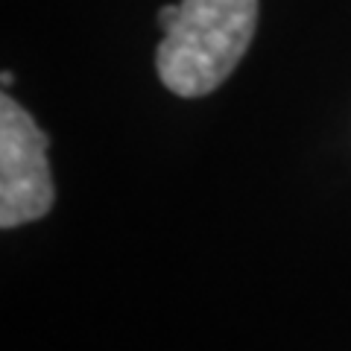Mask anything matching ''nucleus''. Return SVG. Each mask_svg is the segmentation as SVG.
Here are the masks:
<instances>
[{
	"mask_svg": "<svg viewBox=\"0 0 351 351\" xmlns=\"http://www.w3.org/2000/svg\"><path fill=\"white\" fill-rule=\"evenodd\" d=\"M258 24V0H182L156 50L161 82L179 97L219 88L243 59Z\"/></svg>",
	"mask_w": 351,
	"mask_h": 351,
	"instance_id": "obj_1",
	"label": "nucleus"
},
{
	"mask_svg": "<svg viewBox=\"0 0 351 351\" xmlns=\"http://www.w3.org/2000/svg\"><path fill=\"white\" fill-rule=\"evenodd\" d=\"M47 135L12 97L0 100V228L41 219L53 208Z\"/></svg>",
	"mask_w": 351,
	"mask_h": 351,
	"instance_id": "obj_2",
	"label": "nucleus"
},
{
	"mask_svg": "<svg viewBox=\"0 0 351 351\" xmlns=\"http://www.w3.org/2000/svg\"><path fill=\"white\" fill-rule=\"evenodd\" d=\"M176 18H179V6H176V3L161 6V12H158V24H161V29H167Z\"/></svg>",
	"mask_w": 351,
	"mask_h": 351,
	"instance_id": "obj_3",
	"label": "nucleus"
}]
</instances>
